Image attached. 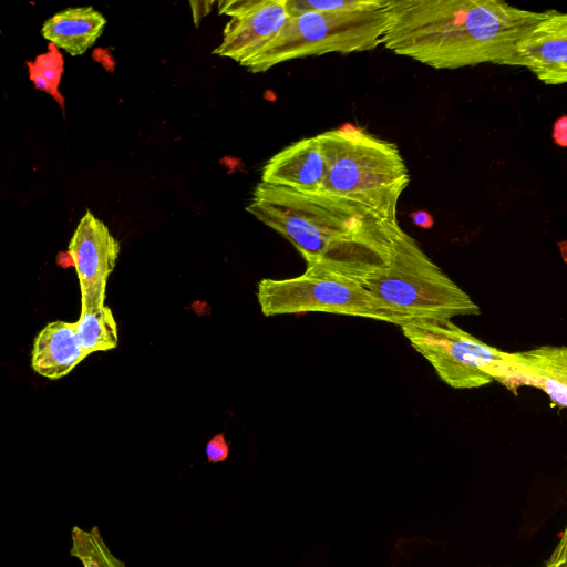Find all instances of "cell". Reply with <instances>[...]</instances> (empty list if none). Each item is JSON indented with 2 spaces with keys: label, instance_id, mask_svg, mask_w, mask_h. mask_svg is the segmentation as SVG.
<instances>
[{
  "label": "cell",
  "instance_id": "1",
  "mask_svg": "<svg viewBox=\"0 0 567 567\" xmlns=\"http://www.w3.org/2000/svg\"><path fill=\"white\" fill-rule=\"evenodd\" d=\"M246 210L287 239L307 266L359 281L388 264L408 236L398 219L349 198L259 182Z\"/></svg>",
  "mask_w": 567,
  "mask_h": 567
},
{
  "label": "cell",
  "instance_id": "2",
  "mask_svg": "<svg viewBox=\"0 0 567 567\" xmlns=\"http://www.w3.org/2000/svg\"><path fill=\"white\" fill-rule=\"evenodd\" d=\"M382 44L437 70L483 63L514 66L517 41L550 10L502 0H389Z\"/></svg>",
  "mask_w": 567,
  "mask_h": 567
},
{
  "label": "cell",
  "instance_id": "3",
  "mask_svg": "<svg viewBox=\"0 0 567 567\" xmlns=\"http://www.w3.org/2000/svg\"><path fill=\"white\" fill-rule=\"evenodd\" d=\"M327 164L321 187L398 219V203L410 184L406 164L396 144L346 125L317 135Z\"/></svg>",
  "mask_w": 567,
  "mask_h": 567
},
{
  "label": "cell",
  "instance_id": "4",
  "mask_svg": "<svg viewBox=\"0 0 567 567\" xmlns=\"http://www.w3.org/2000/svg\"><path fill=\"white\" fill-rule=\"evenodd\" d=\"M362 284L391 315L394 324L406 320H443L477 316L480 307L408 236L386 265Z\"/></svg>",
  "mask_w": 567,
  "mask_h": 567
},
{
  "label": "cell",
  "instance_id": "5",
  "mask_svg": "<svg viewBox=\"0 0 567 567\" xmlns=\"http://www.w3.org/2000/svg\"><path fill=\"white\" fill-rule=\"evenodd\" d=\"M399 327L413 349L453 389H477L494 381L514 392L522 386L511 352L483 342L451 319H413Z\"/></svg>",
  "mask_w": 567,
  "mask_h": 567
},
{
  "label": "cell",
  "instance_id": "6",
  "mask_svg": "<svg viewBox=\"0 0 567 567\" xmlns=\"http://www.w3.org/2000/svg\"><path fill=\"white\" fill-rule=\"evenodd\" d=\"M388 21V6L289 17L276 38L244 68L259 73L295 59L370 51L382 44Z\"/></svg>",
  "mask_w": 567,
  "mask_h": 567
},
{
  "label": "cell",
  "instance_id": "7",
  "mask_svg": "<svg viewBox=\"0 0 567 567\" xmlns=\"http://www.w3.org/2000/svg\"><path fill=\"white\" fill-rule=\"evenodd\" d=\"M257 300L265 317L326 312L394 324L391 315L361 281L320 267L307 266L296 277L261 279Z\"/></svg>",
  "mask_w": 567,
  "mask_h": 567
},
{
  "label": "cell",
  "instance_id": "8",
  "mask_svg": "<svg viewBox=\"0 0 567 567\" xmlns=\"http://www.w3.org/2000/svg\"><path fill=\"white\" fill-rule=\"evenodd\" d=\"M219 13L230 17L213 54L245 66L285 27L289 14L285 0H230L218 2Z\"/></svg>",
  "mask_w": 567,
  "mask_h": 567
},
{
  "label": "cell",
  "instance_id": "9",
  "mask_svg": "<svg viewBox=\"0 0 567 567\" xmlns=\"http://www.w3.org/2000/svg\"><path fill=\"white\" fill-rule=\"evenodd\" d=\"M68 252L79 279L81 307L104 305L107 279L120 254L118 241L102 220L86 210L69 243Z\"/></svg>",
  "mask_w": 567,
  "mask_h": 567
},
{
  "label": "cell",
  "instance_id": "10",
  "mask_svg": "<svg viewBox=\"0 0 567 567\" xmlns=\"http://www.w3.org/2000/svg\"><path fill=\"white\" fill-rule=\"evenodd\" d=\"M514 66L548 85L567 83V13L551 10L516 43Z\"/></svg>",
  "mask_w": 567,
  "mask_h": 567
},
{
  "label": "cell",
  "instance_id": "11",
  "mask_svg": "<svg viewBox=\"0 0 567 567\" xmlns=\"http://www.w3.org/2000/svg\"><path fill=\"white\" fill-rule=\"evenodd\" d=\"M326 174V158L316 135L293 142L272 155L262 167L260 182L302 193H318Z\"/></svg>",
  "mask_w": 567,
  "mask_h": 567
},
{
  "label": "cell",
  "instance_id": "12",
  "mask_svg": "<svg viewBox=\"0 0 567 567\" xmlns=\"http://www.w3.org/2000/svg\"><path fill=\"white\" fill-rule=\"evenodd\" d=\"M87 354L76 331V322H49L34 338L31 367L38 374L58 380L69 374Z\"/></svg>",
  "mask_w": 567,
  "mask_h": 567
},
{
  "label": "cell",
  "instance_id": "13",
  "mask_svg": "<svg viewBox=\"0 0 567 567\" xmlns=\"http://www.w3.org/2000/svg\"><path fill=\"white\" fill-rule=\"evenodd\" d=\"M105 24L104 16L92 6L66 8L50 17L41 33L51 44L75 56L94 44Z\"/></svg>",
  "mask_w": 567,
  "mask_h": 567
},
{
  "label": "cell",
  "instance_id": "14",
  "mask_svg": "<svg viewBox=\"0 0 567 567\" xmlns=\"http://www.w3.org/2000/svg\"><path fill=\"white\" fill-rule=\"evenodd\" d=\"M75 322L80 342L87 355L117 347V326L105 303L81 307L79 320Z\"/></svg>",
  "mask_w": 567,
  "mask_h": 567
},
{
  "label": "cell",
  "instance_id": "15",
  "mask_svg": "<svg viewBox=\"0 0 567 567\" xmlns=\"http://www.w3.org/2000/svg\"><path fill=\"white\" fill-rule=\"evenodd\" d=\"M71 538L70 554L78 558L83 567H126L110 551L97 526L90 530L73 526Z\"/></svg>",
  "mask_w": 567,
  "mask_h": 567
},
{
  "label": "cell",
  "instance_id": "16",
  "mask_svg": "<svg viewBox=\"0 0 567 567\" xmlns=\"http://www.w3.org/2000/svg\"><path fill=\"white\" fill-rule=\"evenodd\" d=\"M389 0H285L289 17L309 12L374 10L386 7Z\"/></svg>",
  "mask_w": 567,
  "mask_h": 567
},
{
  "label": "cell",
  "instance_id": "17",
  "mask_svg": "<svg viewBox=\"0 0 567 567\" xmlns=\"http://www.w3.org/2000/svg\"><path fill=\"white\" fill-rule=\"evenodd\" d=\"M34 85L50 94L58 95L56 89L63 72V59L53 44L50 51L39 55L34 63H28Z\"/></svg>",
  "mask_w": 567,
  "mask_h": 567
},
{
  "label": "cell",
  "instance_id": "18",
  "mask_svg": "<svg viewBox=\"0 0 567 567\" xmlns=\"http://www.w3.org/2000/svg\"><path fill=\"white\" fill-rule=\"evenodd\" d=\"M525 351L567 393V346H540Z\"/></svg>",
  "mask_w": 567,
  "mask_h": 567
},
{
  "label": "cell",
  "instance_id": "19",
  "mask_svg": "<svg viewBox=\"0 0 567 567\" xmlns=\"http://www.w3.org/2000/svg\"><path fill=\"white\" fill-rule=\"evenodd\" d=\"M205 453L209 463H217L228 458L229 445L226 441L224 432L213 436L208 441L206 444Z\"/></svg>",
  "mask_w": 567,
  "mask_h": 567
},
{
  "label": "cell",
  "instance_id": "20",
  "mask_svg": "<svg viewBox=\"0 0 567 567\" xmlns=\"http://www.w3.org/2000/svg\"><path fill=\"white\" fill-rule=\"evenodd\" d=\"M543 567H567V525L560 540Z\"/></svg>",
  "mask_w": 567,
  "mask_h": 567
},
{
  "label": "cell",
  "instance_id": "21",
  "mask_svg": "<svg viewBox=\"0 0 567 567\" xmlns=\"http://www.w3.org/2000/svg\"><path fill=\"white\" fill-rule=\"evenodd\" d=\"M554 138L557 144L567 146V116L561 117L555 123Z\"/></svg>",
  "mask_w": 567,
  "mask_h": 567
},
{
  "label": "cell",
  "instance_id": "22",
  "mask_svg": "<svg viewBox=\"0 0 567 567\" xmlns=\"http://www.w3.org/2000/svg\"><path fill=\"white\" fill-rule=\"evenodd\" d=\"M413 219L417 226H421L424 228H429L432 226L431 217L427 214H425L424 212H421V213L414 215Z\"/></svg>",
  "mask_w": 567,
  "mask_h": 567
}]
</instances>
